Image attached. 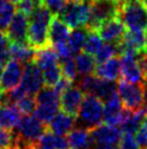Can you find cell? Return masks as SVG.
Wrapping results in <instances>:
<instances>
[{"label": "cell", "instance_id": "6da1fadb", "mask_svg": "<svg viewBox=\"0 0 147 149\" xmlns=\"http://www.w3.org/2000/svg\"><path fill=\"white\" fill-rule=\"evenodd\" d=\"M52 17V13L43 4L37 6L29 15L27 42L35 50L51 46L49 42V25Z\"/></svg>", "mask_w": 147, "mask_h": 149}, {"label": "cell", "instance_id": "7a4b0ae2", "mask_svg": "<svg viewBox=\"0 0 147 149\" xmlns=\"http://www.w3.org/2000/svg\"><path fill=\"white\" fill-rule=\"evenodd\" d=\"M103 100L94 95L86 94L76 116L79 127L93 130L103 122Z\"/></svg>", "mask_w": 147, "mask_h": 149}, {"label": "cell", "instance_id": "3957f363", "mask_svg": "<svg viewBox=\"0 0 147 149\" xmlns=\"http://www.w3.org/2000/svg\"><path fill=\"white\" fill-rule=\"evenodd\" d=\"M119 17L128 29H147V9L141 0H122L119 7Z\"/></svg>", "mask_w": 147, "mask_h": 149}, {"label": "cell", "instance_id": "277c9868", "mask_svg": "<svg viewBox=\"0 0 147 149\" xmlns=\"http://www.w3.org/2000/svg\"><path fill=\"white\" fill-rule=\"evenodd\" d=\"M91 0H68L58 17L70 29L86 27L90 17Z\"/></svg>", "mask_w": 147, "mask_h": 149}, {"label": "cell", "instance_id": "5b68a950", "mask_svg": "<svg viewBox=\"0 0 147 149\" xmlns=\"http://www.w3.org/2000/svg\"><path fill=\"white\" fill-rule=\"evenodd\" d=\"M120 2L113 0H91L90 17L87 24L89 31H98L104 22L119 15Z\"/></svg>", "mask_w": 147, "mask_h": 149}, {"label": "cell", "instance_id": "8992f818", "mask_svg": "<svg viewBox=\"0 0 147 149\" xmlns=\"http://www.w3.org/2000/svg\"><path fill=\"white\" fill-rule=\"evenodd\" d=\"M79 87L83 94L94 95L105 101L110 96L117 93L118 83L116 81H107L98 77L94 74H89L82 77L79 83Z\"/></svg>", "mask_w": 147, "mask_h": 149}, {"label": "cell", "instance_id": "52a82bcc", "mask_svg": "<svg viewBox=\"0 0 147 149\" xmlns=\"http://www.w3.org/2000/svg\"><path fill=\"white\" fill-rule=\"evenodd\" d=\"M119 54L121 56V59H120L121 79L126 81L128 83L142 84L144 77L141 66L139 64V54L133 50L127 49V48H121L119 51Z\"/></svg>", "mask_w": 147, "mask_h": 149}, {"label": "cell", "instance_id": "ba28073f", "mask_svg": "<svg viewBox=\"0 0 147 149\" xmlns=\"http://www.w3.org/2000/svg\"><path fill=\"white\" fill-rule=\"evenodd\" d=\"M118 95L122 101L123 107L129 111H136L143 107L144 91L142 84L128 83L121 79L118 82Z\"/></svg>", "mask_w": 147, "mask_h": 149}, {"label": "cell", "instance_id": "9c48e42d", "mask_svg": "<svg viewBox=\"0 0 147 149\" xmlns=\"http://www.w3.org/2000/svg\"><path fill=\"white\" fill-rule=\"evenodd\" d=\"M127 109L123 107L122 101L118 95V91L105 100L103 108V122L107 125L118 126L121 125L124 116L127 114Z\"/></svg>", "mask_w": 147, "mask_h": 149}, {"label": "cell", "instance_id": "30bf717a", "mask_svg": "<svg viewBox=\"0 0 147 149\" xmlns=\"http://www.w3.org/2000/svg\"><path fill=\"white\" fill-rule=\"evenodd\" d=\"M20 85L27 95L33 96L36 95L45 85L42 71L35 62L24 64V70H23L22 81Z\"/></svg>", "mask_w": 147, "mask_h": 149}, {"label": "cell", "instance_id": "8fae6325", "mask_svg": "<svg viewBox=\"0 0 147 149\" xmlns=\"http://www.w3.org/2000/svg\"><path fill=\"white\" fill-rule=\"evenodd\" d=\"M24 64L15 59H10L0 73V85L3 91L14 89L21 84Z\"/></svg>", "mask_w": 147, "mask_h": 149}, {"label": "cell", "instance_id": "7c38bea8", "mask_svg": "<svg viewBox=\"0 0 147 149\" xmlns=\"http://www.w3.org/2000/svg\"><path fill=\"white\" fill-rule=\"evenodd\" d=\"M27 29L28 17L16 10L4 33L10 42H27Z\"/></svg>", "mask_w": 147, "mask_h": 149}, {"label": "cell", "instance_id": "4fadbf2b", "mask_svg": "<svg viewBox=\"0 0 147 149\" xmlns=\"http://www.w3.org/2000/svg\"><path fill=\"white\" fill-rule=\"evenodd\" d=\"M127 27L118 17H111L110 20L104 22L98 29V35L104 42H120L122 40L124 34L127 32Z\"/></svg>", "mask_w": 147, "mask_h": 149}, {"label": "cell", "instance_id": "5bb4252c", "mask_svg": "<svg viewBox=\"0 0 147 149\" xmlns=\"http://www.w3.org/2000/svg\"><path fill=\"white\" fill-rule=\"evenodd\" d=\"M83 91L80 87L70 86L60 96V108L62 111L68 113L73 116H77L79 108L83 99Z\"/></svg>", "mask_w": 147, "mask_h": 149}, {"label": "cell", "instance_id": "9a60e30c", "mask_svg": "<svg viewBox=\"0 0 147 149\" xmlns=\"http://www.w3.org/2000/svg\"><path fill=\"white\" fill-rule=\"evenodd\" d=\"M119 44V51L121 48H127L137 52L139 54L145 52L147 47L146 29H129L126 32L122 40Z\"/></svg>", "mask_w": 147, "mask_h": 149}, {"label": "cell", "instance_id": "2e32d148", "mask_svg": "<svg viewBox=\"0 0 147 149\" xmlns=\"http://www.w3.org/2000/svg\"><path fill=\"white\" fill-rule=\"evenodd\" d=\"M121 71V62L118 57H113L102 63H98L95 65L93 74L98 77L107 81H117L120 76Z\"/></svg>", "mask_w": 147, "mask_h": 149}, {"label": "cell", "instance_id": "e0dca14e", "mask_svg": "<svg viewBox=\"0 0 147 149\" xmlns=\"http://www.w3.org/2000/svg\"><path fill=\"white\" fill-rule=\"evenodd\" d=\"M76 124V118L64 111L57 112L52 121L48 124V128L55 135L65 136Z\"/></svg>", "mask_w": 147, "mask_h": 149}, {"label": "cell", "instance_id": "ac0fdd59", "mask_svg": "<svg viewBox=\"0 0 147 149\" xmlns=\"http://www.w3.org/2000/svg\"><path fill=\"white\" fill-rule=\"evenodd\" d=\"M70 27L65 24L58 17H52L49 25V42L50 45L54 46L57 44L66 42L70 34Z\"/></svg>", "mask_w": 147, "mask_h": 149}, {"label": "cell", "instance_id": "d6986e66", "mask_svg": "<svg viewBox=\"0 0 147 149\" xmlns=\"http://www.w3.org/2000/svg\"><path fill=\"white\" fill-rule=\"evenodd\" d=\"M147 114V107H142L136 111H127L124 120L121 123V132L123 134H135L144 122V118Z\"/></svg>", "mask_w": 147, "mask_h": 149}, {"label": "cell", "instance_id": "ffe728a7", "mask_svg": "<svg viewBox=\"0 0 147 149\" xmlns=\"http://www.w3.org/2000/svg\"><path fill=\"white\" fill-rule=\"evenodd\" d=\"M22 118V112L15 104H0V126L13 130Z\"/></svg>", "mask_w": 147, "mask_h": 149}, {"label": "cell", "instance_id": "44dd1931", "mask_svg": "<svg viewBox=\"0 0 147 149\" xmlns=\"http://www.w3.org/2000/svg\"><path fill=\"white\" fill-rule=\"evenodd\" d=\"M9 51L11 59H15L23 64L34 62L36 50L27 42H10Z\"/></svg>", "mask_w": 147, "mask_h": 149}, {"label": "cell", "instance_id": "7402d4cb", "mask_svg": "<svg viewBox=\"0 0 147 149\" xmlns=\"http://www.w3.org/2000/svg\"><path fill=\"white\" fill-rule=\"evenodd\" d=\"M34 62L39 66L41 71H45L52 68L54 65L58 64V58L57 54L54 50L53 46H48L45 48L36 50L35 54V58H34Z\"/></svg>", "mask_w": 147, "mask_h": 149}, {"label": "cell", "instance_id": "603a6c76", "mask_svg": "<svg viewBox=\"0 0 147 149\" xmlns=\"http://www.w3.org/2000/svg\"><path fill=\"white\" fill-rule=\"evenodd\" d=\"M66 138L68 141L69 146L78 149H88L92 145V137H91L90 131L86 128H73L66 135Z\"/></svg>", "mask_w": 147, "mask_h": 149}, {"label": "cell", "instance_id": "cb8c5ba5", "mask_svg": "<svg viewBox=\"0 0 147 149\" xmlns=\"http://www.w3.org/2000/svg\"><path fill=\"white\" fill-rule=\"evenodd\" d=\"M87 36H88V29L87 27L73 29V31L70 32L68 39H67V44H68L74 54H79L82 50L83 45L86 42Z\"/></svg>", "mask_w": 147, "mask_h": 149}, {"label": "cell", "instance_id": "d4e9b609", "mask_svg": "<svg viewBox=\"0 0 147 149\" xmlns=\"http://www.w3.org/2000/svg\"><path fill=\"white\" fill-rule=\"evenodd\" d=\"M75 62H76V68H77V72L79 75L84 76V75L93 74L95 63H96L93 56L87 54L84 51L79 52L75 58Z\"/></svg>", "mask_w": 147, "mask_h": 149}, {"label": "cell", "instance_id": "484cf974", "mask_svg": "<svg viewBox=\"0 0 147 149\" xmlns=\"http://www.w3.org/2000/svg\"><path fill=\"white\" fill-rule=\"evenodd\" d=\"M16 12V6L10 0H0V29L3 32L8 29L13 15Z\"/></svg>", "mask_w": 147, "mask_h": 149}, {"label": "cell", "instance_id": "4316f807", "mask_svg": "<svg viewBox=\"0 0 147 149\" xmlns=\"http://www.w3.org/2000/svg\"><path fill=\"white\" fill-rule=\"evenodd\" d=\"M60 104H37L34 116L43 124L48 125L58 112Z\"/></svg>", "mask_w": 147, "mask_h": 149}, {"label": "cell", "instance_id": "83f0119b", "mask_svg": "<svg viewBox=\"0 0 147 149\" xmlns=\"http://www.w3.org/2000/svg\"><path fill=\"white\" fill-rule=\"evenodd\" d=\"M37 104H60V95L53 87L45 86L35 95Z\"/></svg>", "mask_w": 147, "mask_h": 149}, {"label": "cell", "instance_id": "f1b7e54d", "mask_svg": "<svg viewBox=\"0 0 147 149\" xmlns=\"http://www.w3.org/2000/svg\"><path fill=\"white\" fill-rule=\"evenodd\" d=\"M103 46V39L98 35L96 31H89L88 29V36H87L86 42L83 45L82 50L91 56H95L98 51Z\"/></svg>", "mask_w": 147, "mask_h": 149}, {"label": "cell", "instance_id": "f546056e", "mask_svg": "<svg viewBox=\"0 0 147 149\" xmlns=\"http://www.w3.org/2000/svg\"><path fill=\"white\" fill-rule=\"evenodd\" d=\"M119 54V44H115V42H107L105 45L101 47V49L98 51V54L94 56L95 62L102 63L106 61L108 59L115 57L116 54Z\"/></svg>", "mask_w": 147, "mask_h": 149}, {"label": "cell", "instance_id": "4dcf8cb0", "mask_svg": "<svg viewBox=\"0 0 147 149\" xmlns=\"http://www.w3.org/2000/svg\"><path fill=\"white\" fill-rule=\"evenodd\" d=\"M19 110L22 112V114L25 116H29L33 114L35 109H36L37 102L35 99V96L33 95H25L24 97H22L16 104H15Z\"/></svg>", "mask_w": 147, "mask_h": 149}, {"label": "cell", "instance_id": "1f68e13d", "mask_svg": "<svg viewBox=\"0 0 147 149\" xmlns=\"http://www.w3.org/2000/svg\"><path fill=\"white\" fill-rule=\"evenodd\" d=\"M60 66H61L62 70V75L64 77L68 79L71 82H74L75 79H77L78 72L77 68H76V62L73 59V57L60 61Z\"/></svg>", "mask_w": 147, "mask_h": 149}, {"label": "cell", "instance_id": "d6a6232c", "mask_svg": "<svg viewBox=\"0 0 147 149\" xmlns=\"http://www.w3.org/2000/svg\"><path fill=\"white\" fill-rule=\"evenodd\" d=\"M42 75H43V82L45 86L53 87L58 82V79L62 77V70L60 63L48 70L42 71Z\"/></svg>", "mask_w": 147, "mask_h": 149}, {"label": "cell", "instance_id": "836d02e7", "mask_svg": "<svg viewBox=\"0 0 147 149\" xmlns=\"http://www.w3.org/2000/svg\"><path fill=\"white\" fill-rule=\"evenodd\" d=\"M15 138L12 130L0 126V149H14Z\"/></svg>", "mask_w": 147, "mask_h": 149}, {"label": "cell", "instance_id": "e575fe53", "mask_svg": "<svg viewBox=\"0 0 147 149\" xmlns=\"http://www.w3.org/2000/svg\"><path fill=\"white\" fill-rule=\"evenodd\" d=\"M35 149H55L54 146V134L47 128L42 136L35 144Z\"/></svg>", "mask_w": 147, "mask_h": 149}, {"label": "cell", "instance_id": "d590c367", "mask_svg": "<svg viewBox=\"0 0 147 149\" xmlns=\"http://www.w3.org/2000/svg\"><path fill=\"white\" fill-rule=\"evenodd\" d=\"M68 0H42V4L48 8L50 12L54 17H58L63 9L65 8Z\"/></svg>", "mask_w": 147, "mask_h": 149}, {"label": "cell", "instance_id": "8d00e7d4", "mask_svg": "<svg viewBox=\"0 0 147 149\" xmlns=\"http://www.w3.org/2000/svg\"><path fill=\"white\" fill-rule=\"evenodd\" d=\"M119 149H139V145L133 137V134H123L120 138Z\"/></svg>", "mask_w": 147, "mask_h": 149}, {"label": "cell", "instance_id": "74e56055", "mask_svg": "<svg viewBox=\"0 0 147 149\" xmlns=\"http://www.w3.org/2000/svg\"><path fill=\"white\" fill-rule=\"evenodd\" d=\"M54 50H55V52L57 54V58L60 61L62 60H65V59H68V58H71L73 57V51L70 50L69 46L66 42H62V44H57V45H54L53 46Z\"/></svg>", "mask_w": 147, "mask_h": 149}, {"label": "cell", "instance_id": "f35d334b", "mask_svg": "<svg viewBox=\"0 0 147 149\" xmlns=\"http://www.w3.org/2000/svg\"><path fill=\"white\" fill-rule=\"evenodd\" d=\"M16 4H17L16 6L17 11L24 13L27 17H29V15L32 14V12L34 11V9L37 7L32 0H20Z\"/></svg>", "mask_w": 147, "mask_h": 149}, {"label": "cell", "instance_id": "ab89813d", "mask_svg": "<svg viewBox=\"0 0 147 149\" xmlns=\"http://www.w3.org/2000/svg\"><path fill=\"white\" fill-rule=\"evenodd\" d=\"M135 139L137 141L139 147H146L147 146V124L142 123L139 130L135 132Z\"/></svg>", "mask_w": 147, "mask_h": 149}, {"label": "cell", "instance_id": "60d3db41", "mask_svg": "<svg viewBox=\"0 0 147 149\" xmlns=\"http://www.w3.org/2000/svg\"><path fill=\"white\" fill-rule=\"evenodd\" d=\"M71 83H73L71 81H69L68 79H66V77H64V76L62 75V77L58 79V82L54 85L53 88L55 89V91H56L57 94L61 96L66 89H68V88L71 86Z\"/></svg>", "mask_w": 147, "mask_h": 149}, {"label": "cell", "instance_id": "b9f144b4", "mask_svg": "<svg viewBox=\"0 0 147 149\" xmlns=\"http://www.w3.org/2000/svg\"><path fill=\"white\" fill-rule=\"evenodd\" d=\"M9 45H10V42H9L7 35L2 29H0V54H10Z\"/></svg>", "mask_w": 147, "mask_h": 149}, {"label": "cell", "instance_id": "7bdbcfd3", "mask_svg": "<svg viewBox=\"0 0 147 149\" xmlns=\"http://www.w3.org/2000/svg\"><path fill=\"white\" fill-rule=\"evenodd\" d=\"M139 64L141 66V70L143 73L144 79L147 82V54L143 52L139 56Z\"/></svg>", "mask_w": 147, "mask_h": 149}, {"label": "cell", "instance_id": "ee69618b", "mask_svg": "<svg viewBox=\"0 0 147 149\" xmlns=\"http://www.w3.org/2000/svg\"><path fill=\"white\" fill-rule=\"evenodd\" d=\"M143 91H144V102L146 104V107H147V82L143 85Z\"/></svg>", "mask_w": 147, "mask_h": 149}, {"label": "cell", "instance_id": "f6af8a7d", "mask_svg": "<svg viewBox=\"0 0 147 149\" xmlns=\"http://www.w3.org/2000/svg\"><path fill=\"white\" fill-rule=\"evenodd\" d=\"M32 1H33L36 6H40V4H42V0H32Z\"/></svg>", "mask_w": 147, "mask_h": 149}, {"label": "cell", "instance_id": "bcb514c9", "mask_svg": "<svg viewBox=\"0 0 147 149\" xmlns=\"http://www.w3.org/2000/svg\"><path fill=\"white\" fill-rule=\"evenodd\" d=\"M141 1H142V3L144 4V7L147 9V0H141Z\"/></svg>", "mask_w": 147, "mask_h": 149}, {"label": "cell", "instance_id": "7dc6e473", "mask_svg": "<svg viewBox=\"0 0 147 149\" xmlns=\"http://www.w3.org/2000/svg\"><path fill=\"white\" fill-rule=\"evenodd\" d=\"M2 94H3V89H2V87H1V85H0V99H1V96H2Z\"/></svg>", "mask_w": 147, "mask_h": 149}, {"label": "cell", "instance_id": "c3c4849f", "mask_svg": "<svg viewBox=\"0 0 147 149\" xmlns=\"http://www.w3.org/2000/svg\"><path fill=\"white\" fill-rule=\"evenodd\" d=\"M10 1H12L13 3H15V4H16L17 2H19V1H20V0H10Z\"/></svg>", "mask_w": 147, "mask_h": 149}, {"label": "cell", "instance_id": "681fc988", "mask_svg": "<svg viewBox=\"0 0 147 149\" xmlns=\"http://www.w3.org/2000/svg\"><path fill=\"white\" fill-rule=\"evenodd\" d=\"M144 123H145V124H147V114H146V116L144 118Z\"/></svg>", "mask_w": 147, "mask_h": 149}, {"label": "cell", "instance_id": "f907efd6", "mask_svg": "<svg viewBox=\"0 0 147 149\" xmlns=\"http://www.w3.org/2000/svg\"><path fill=\"white\" fill-rule=\"evenodd\" d=\"M113 1H116V2H121L122 0H113Z\"/></svg>", "mask_w": 147, "mask_h": 149}, {"label": "cell", "instance_id": "816d5d0a", "mask_svg": "<svg viewBox=\"0 0 147 149\" xmlns=\"http://www.w3.org/2000/svg\"><path fill=\"white\" fill-rule=\"evenodd\" d=\"M68 149V148H67ZM69 149H78V148H75V147H71V148H69Z\"/></svg>", "mask_w": 147, "mask_h": 149}, {"label": "cell", "instance_id": "f5cc1de1", "mask_svg": "<svg viewBox=\"0 0 147 149\" xmlns=\"http://www.w3.org/2000/svg\"><path fill=\"white\" fill-rule=\"evenodd\" d=\"M145 54H147V47H146V50H145Z\"/></svg>", "mask_w": 147, "mask_h": 149}, {"label": "cell", "instance_id": "db71d44e", "mask_svg": "<svg viewBox=\"0 0 147 149\" xmlns=\"http://www.w3.org/2000/svg\"><path fill=\"white\" fill-rule=\"evenodd\" d=\"M29 149H35V146H34V147H33V148H29Z\"/></svg>", "mask_w": 147, "mask_h": 149}, {"label": "cell", "instance_id": "11a10c76", "mask_svg": "<svg viewBox=\"0 0 147 149\" xmlns=\"http://www.w3.org/2000/svg\"><path fill=\"white\" fill-rule=\"evenodd\" d=\"M144 149H147V146H146V147H144Z\"/></svg>", "mask_w": 147, "mask_h": 149}, {"label": "cell", "instance_id": "9f6ffc18", "mask_svg": "<svg viewBox=\"0 0 147 149\" xmlns=\"http://www.w3.org/2000/svg\"><path fill=\"white\" fill-rule=\"evenodd\" d=\"M146 31H147V29H146Z\"/></svg>", "mask_w": 147, "mask_h": 149}]
</instances>
